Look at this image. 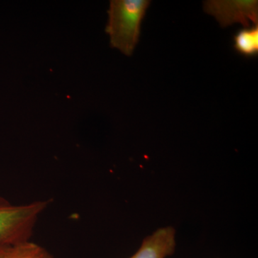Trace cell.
Listing matches in <instances>:
<instances>
[{"instance_id": "obj_7", "label": "cell", "mask_w": 258, "mask_h": 258, "mask_svg": "<svg viewBox=\"0 0 258 258\" xmlns=\"http://www.w3.org/2000/svg\"><path fill=\"white\" fill-rule=\"evenodd\" d=\"M8 246L2 245L0 244V258H3L5 253V251L8 249Z\"/></svg>"}, {"instance_id": "obj_2", "label": "cell", "mask_w": 258, "mask_h": 258, "mask_svg": "<svg viewBox=\"0 0 258 258\" xmlns=\"http://www.w3.org/2000/svg\"><path fill=\"white\" fill-rule=\"evenodd\" d=\"M48 205L46 200L15 205L0 198V244L10 247L30 240L39 217Z\"/></svg>"}, {"instance_id": "obj_4", "label": "cell", "mask_w": 258, "mask_h": 258, "mask_svg": "<svg viewBox=\"0 0 258 258\" xmlns=\"http://www.w3.org/2000/svg\"><path fill=\"white\" fill-rule=\"evenodd\" d=\"M175 237L174 227H161L146 237L140 248L129 258H166L172 255L176 248Z\"/></svg>"}, {"instance_id": "obj_3", "label": "cell", "mask_w": 258, "mask_h": 258, "mask_svg": "<svg viewBox=\"0 0 258 258\" xmlns=\"http://www.w3.org/2000/svg\"><path fill=\"white\" fill-rule=\"evenodd\" d=\"M204 10L216 19L222 28L235 23L245 28L258 25L257 0H209L204 2Z\"/></svg>"}, {"instance_id": "obj_6", "label": "cell", "mask_w": 258, "mask_h": 258, "mask_svg": "<svg viewBox=\"0 0 258 258\" xmlns=\"http://www.w3.org/2000/svg\"><path fill=\"white\" fill-rule=\"evenodd\" d=\"M3 258H53L50 252L30 240L10 246Z\"/></svg>"}, {"instance_id": "obj_5", "label": "cell", "mask_w": 258, "mask_h": 258, "mask_svg": "<svg viewBox=\"0 0 258 258\" xmlns=\"http://www.w3.org/2000/svg\"><path fill=\"white\" fill-rule=\"evenodd\" d=\"M234 48L240 55L251 57L258 54V25L241 29L233 37Z\"/></svg>"}, {"instance_id": "obj_1", "label": "cell", "mask_w": 258, "mask_h": 258, "mask_svg": "<svg viewBox=\"0 0 258 258\" xmlns=\"http://www.w3.org/2000/svg\"><path fill=\"white\" fill-rule=\"evenodd\" d=\"M151 3L149 0L110 2L106 32L109 35L112 47L127 56L133 54L140 37L142 21Z\"/></svg>"}]
</instances>
